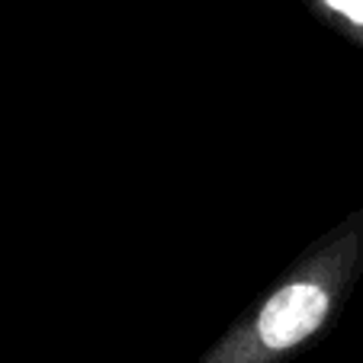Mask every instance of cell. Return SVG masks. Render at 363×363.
Returning a JSON list of instances; mask_svg holds the SVG:
<instances>
[{
    "instance_id": "obj_2",
    "label": "cell",
    "mask_w": 363,
    "mask_h": 363,
    "mask_svg": "<svg viewBox=\"0 0 363 363\" xmlns=\"http://www.w3.org/2000/svg\"><path fill=\"white\" fill-rule=\"evenodd\" d=\"M328 29L341 33L357 48H363V0H302Z\"/></svg>"
},
{
    "instance_id": "obj_1",
    "label": "cell",
    "mask_w": 363,
    "mask_h": 363,
    "mask_svg": "<svg viewBox=\"0 0 363 363\" xmlns=\"http://www.w3.org/2000/svg\"><path fill=\"white\" fill-rule=\"evenodd\" d=\"M360 277L363 209H357L308 247L299 264L196 363H286L341 315Z\"/></svg>"
}]
</instances>
